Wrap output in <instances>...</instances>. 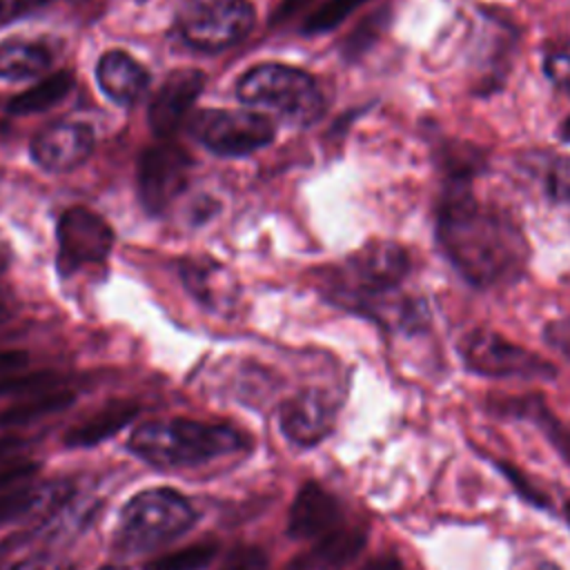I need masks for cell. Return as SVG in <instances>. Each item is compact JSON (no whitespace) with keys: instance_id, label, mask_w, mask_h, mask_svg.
I'll return each mask as SVG.
<instances>
[{"instance_id":"f6af8a7d","label":"cell","mask_w":570,"mask_h":570,"mask_svg":"<svg viewBox=\"0 0 570 570\" xmlns=\"http://www.w3.org/2000/svg\"><path fill=\"white\" fill-rule=\"evenodd\" d=\"M566 517H568V523H570V503L566 505Z\"/></svg>"},{"instance_id":"4fadbf2b","label":"cell","mask_w":570,"mask_h":570,"mask_svg":"<svg viewBox=\"0 0 570 570\" xmlns=\"http://www.w3.org/2000/svg\"><path fill=\"white\" fill-rule=\"evenodd\" d=\"M278 423L292 443L307 448L330 434L334 425V407L325 394L303 392L281 405Z\"/></svg>"},{"instance_id":"b9f144b4","label":"cell","mask_w":570,"mask_h":570,"mask_svg":"<svg viewBox=\"0 0 570 570\" xmlns=\"http://www.w3.org/2000/svg\"><path fill=\"white\" fill-rule=\"evenodd\" d=\"M561 138H563L566 142H570V116L561 122Z\"/></svg>"},{"instance_id":"f1b7e54d","label":"cell","mask_w":570,"mask_h":570,"mask_svg":"<svg viewBox=\"0 0 570 570\" xmlns=\"http://www.w3.org/2000/svg\"><path fill=\"white\" fill-rule=\"evenodd\" d=\"M267 554L256 546H234L216 570H267Z\"/></svg>"},{"instance_id":"e0dca14e","label":"cell","mask_w":570,"mask_h":570,"mask_svg":"<svg viewBox=\"0 0 570 570\" xmlns=\"http://www.w3.org/2000/svg\"><path fill=\"white\" fill-rule=\"evenodd\" d=\"M138 414V403L134 401H111L105 407H100L89 419L80 421L65 434L67 448H91L109 436H114L118 430H122L134 416Z\"/></svg>"},{"instance_id":"2e32d148","label":"cell","mask_w":570,"mask_h":570,"mask_svg":"<svg viewBox=\"0 0 570 570\" xmlns=\"http://www.w3.org/2000/svg\"><path fill=\"white\" fill-rule=\"evenodd\" d=\"M96 78L102 94L118 105L136 102L149 87L147 69L136 58L118 49L102 53L96 67Z\"/></svg>"},{"instance_id":"1f68e13d","label":"cell","mask_w":570,"mask_h":570,"mask_svg":"<svg viewBox=\"0 0 570 570\" xmlns=\"http://www.w3.org/2000/svg\"><path fill=\"white\" fill-rule=\"evenodd\" d=\"M40 470V465L36 461H11L7 465L0 468V490L13 488L22 481H29L31 476H36Z\"/></svg>"},{"instance_id":"4316f807","label":"cell","mask_w":570,"mask_h":570,"mask_svg":"<svg viewBox=\"0 0 570 570\" xmlns=\"http://www.w3.org/2000/svg\"><path fill=\"white\" fill-rule=\"evenodd\" d=\"M53 372H29V374H0V396L9 394H42L56 385Z\"/></svg>"},{"instance_id":"8992f818","label":"cell","mask_w":570,"mask_h":570,"mask_svg":"<svg viewBox=\"0 0 570 570\" xmlns=\"http://www.w3.org/2000/svg\"><path fill=\"white\" fill-rule=\"evenodd\" d=\"M256 13L247 0H185L176 16L180 38L200 51H220L240 42Z\"/></svg>"},{"instance_id":"836d02e7","label":"cell","mask_w":570,"mask_h":570,"mask_svg":"<svg viewBox=\"0 0 570 570\" xmlns=\"http://www.w3.org/2000/svg\"><path fill=\"white\" fill-rule=\"evenodd\" d=\"M543 336L550 347H554L557 352H561L563 356L570 358V316L548 323Z\"/></svg>"},{"instance_id":"52a82bcc","label":"cell","mask_w":570,"mask_h":570,"mask_svg":"<svg viewBox=\"0 0 570 570\" xmlns=\"http://www.w3.org/2000/svg\"><path fill=\"white\" fill-rule=\"evenodd\" d=\"M191 136L220 156H247L274 140V122L256 111L205 109L189 120Z\"/></svg>"},{"instance_id":"6da1fadb","label":"cell","mask_w":570,"mask_h":570,"mask_svg":"<svg viewBox=\"0 0 570 570\" xmlns=\"http://www.w3.org/2000/svg\"><path fill=\"white\" fill-rule=\"evenodd\" d=\"M436 238L456 272L476 287L517 281L530 256L519 225L481 205L468 183H450L436 214Z\"/></svg>"},{"instance_id":"e575fe53","label":"cell","mask_w":570,"mask_h":570,"mask_svg":"<svg viewBox=\"0 0 570 570\" xmlns=\"http://www.w3.org/2000/svg\"><path fill=\"white\" fill-rule=\"evenodd\" d=\"M314 0H283L281 4H278V9L274 11V16H272V22H283V20H287V18H292L294 13H298V11H303L307 4H312Z\"/></svg>"},{"instance_id":"ac0fdd59","label":"cell","mask_w":570,"mask_h":570,"mask_svg":"<svg viewBox=\"0 0 570 570\" xmlns=\"http://www.w3.org/2000/svg\"><path fill=\"white\" fill-rule=\"evenodd\" d=\"M51 65L47 45L27 38H9L0 42V78L29 80L42 76Z\"/></svg>"},{"instance_id":"cb8c5ba5","label":"cell","mask_w":570,"mask_h":570,"mask_svg":"<svg viewBox=\"0 0 570 570\" xmlns=\"http://www.w3.org/2000/svg\"><path fill=\"white\" fill-rule=\"evenodd\" d=\"M441 167L450 183H468L481 169V151L468 142L445 145L441 151Z\"/></svg>"},{"instance_id":"ffe728a7","label":"cell","mask_w":570,"mask_h":570,"mask_svg":"<svg viewBox=\"0 0 570 570\" xmlns=\"http://www.w3.org/2000/svg\"><path fill=\"white\" fill-rule=\"evenodd\" d=\"M501 414H512L519 419H530L534 421L546 436L550 439V443L554 445V450L561 454V459L570 465V430L563 428L546 407L541 396H525V399H510L505 403H499Z\"/></svg>"},{"instance_id":"d4e9b609","label":"cell","mask_w":570,"mask_h":570,"mask_svg":"<svg viewBox=\"0 0 570 570\" xmlns=\"http://www.w3.org/2000/svg\"><path fill=\"white\" fill-rule=\"evenodd\" d=\"M45 499H47V488H38V485L13 488L0 494V528L33 512L38 505L45 503Z\"/></svg>"},{"instance_id":"3957f363","label":"cell","mask_w":570,"mask_h":570,"mask_svg":"<svg viewBox=\"0 0 570 570\" xmlns=\"http://www.w3.org/2000/svg\"><path fill=\"white\" fill-rule=\"evenodd\" d=\"M196 521L191 503L176 490L154 488L134 494L120 510L116 525V548L122 554H140L156 550Z\"/></svg>"},{"instance_id":"8d00e7d4","label":"cell","mask_w":570,"mask_h":570,"mask_svg":"<svg viewBox=\"0 0 570 570\" xmlns=\"http://www.w3.org/2000/svg\"><path fill=\"white\" fill-rule=\"evenodd\" d=\"M361 570H403V563L396 554H381L372 561H367Z\"/></svg>"},{"instance_id":"ee69618b","label":"cell","mask_w":570,"mask_h":570,"mask_svg":"<svg viewBox=\"0 0 570 570\" xmlns=\"http://www.w3.org/2000/svg\"><path fill=\"white\" fill-rule=\"evenodd\" d=\"M100 570H127V568H116V566H105V568H100Z\"/></svg>"},{"instance_id":"277c9868","label":"cell","mask_w":570,"mask_h":570,"mask_svg":"<svg viewBox=\"0 0 570 570\" xmlns=\"http://www.w3.org/2000/svg\"><path fill=\"white\" fill-rule=\"evenodd\" d=\"M236 96L240 102L274 111L294 125H312L325 107L316 80L309 73L281 62H265L247 69L238 78Z\"/></svg>"},{"instance_id":"d6a6232c","label":"cell","mask_w":570,"mask_h":570,"mask_svg":"<svg viewBox=\"0 0 570 570\" xmlns=\"http://www.w3.org/2000/svg\"><path fill=\"white\" fill-rule=\"evenodd\" d=\"M49 2L51 0H0V29Z\"/></svg>"},{"instance_id":"7402d4cb","label":"cell","mask_w":570,"mask_h":570,"mask_svg":"<svg viewBox=\"0 0 570 570\" xmlns=\"http://www.w3.org/2000/svg\"><path fill=\"white\" fill-rule=\"evenodd\" d=\"M76 401V396L71 392H42V394H33L27 401H20L16 405H9L0 412V428H18V425H27L33 423L42 416L56 414L60 410H67L71 403Z\"/></svg>"},{"instance_id":"8fae6325","label":"cell","mask_w":570,"mask_h":570,"mask_svg":"<svg viewBox=\"0 0 570 570\" xmlns=\"http://www.w3.org/2000/svg\"><path fill=\"white\" fill-rule=\"evenodd\" d=\"M94 129L85 122H53L31 140L33 160L47 171H71L94 151Z\"/></svg>"},{"instance_id":"ba28073f","label":"cell","mask_w":570,"mask_h":570,"mask_svg":"<svg viewBox=\"0 0 570 570\" xmlns=\"http://www.w3.org/2000/svg\"><path fill=\"white\" fill-rule=\"evenodd\" d=\"M468 370L483 376L552 379L554 367L539 354L510 343L492 330H472L459 343Z\"/></svg>"},{"instance_id":"74e56055","label":"cell","mask_w":570,"mask_h":570,"mask_svg":"<svg viewBox=\"0 0 570 570\" xmlns=\"http://www.w3.org/2000/svg\"><path fill=\"white\" fill-rule=\"evenodd\" d=\"M11 570H60V566L53 563V561H49V559L36 557V559H29V561H22V563L13 566Z\"/></svg>"},{"instance_id":"4dcf8cb0","label":"cell","mask_w":570,"mask_h":570,"mask_svg":"<svg viewBox=\"0 0 570 570\" xmlns=\"http://www.w3.org/2000/svg\"><path fill=\"white\" fill-rule=\"evenodd\" d=\"M543 73L548 76V80L570 94V53H550L543 60Z\"/></svg>"},{"instance_id":"83f0119b","label":"cell","mask_w":570,"mask_h":570,"mask_svg":"<svg viewBox=\"0 0 570 570\" xmlns=\"http://www.w3.org/2000/svg\"><path fill=\"white\" fill-rule=\"evenodd\" d=\"M385 22H387V11H379V13L367 16V18L352 31V36L345 40V56L354 58V56L363 53V51L374 42V38L383 31Z\"/></svg>"},{"instance_id":"5b68a950","label":"cell","mask_w":570,"mask_h":570,"mask_svg":"<svg viewBox=\"0 0 570 570\" xmlns=\"http://www.w3.org/2000/svg\"><path fill=\"white\" fill-rule=\"evenodd\" d=\"M410 272L407 252L394 240H370L347 258V285H341V303L370 314L379 301L399 292Z\"/></svg>"},{"instance_id":"7bdbcfd3","label":"cell","mask_w":570,"mask_h":570,"mask_svg":"<svg viewBox=\"0 0 570 570\" xmlns=\"http://www.w3.org/2000/svg\"><path fill=\"white\" fill-rule=\"evenodd\" d=\"M7 316V305H4V301H2V296H0V321Z\"/></svg>"},{"instance_id":"ab89813d","label":"cell","mask_w":570,"mask_h":570,"mask_svg":"<svg viewBox=\"0 0 570 570\" xmlns=\"http://www.w3.org/2000/svg\"><path fill=\"white\" fill-rule=\"evenodd\" d=\"M283 570H309L307 568V561H305V557H298V559H294V561H289Z\"/></svg>"},{"instance_id":"30bf717a","label":"cell","mask_w":570,"mask_h":570,"mask_svg":"<svg viewBox=\"0 0 570 570\" xmlns=\"http://www.w3.org/2000/svg\"><path fill=\"white\" fill-rule=\"evenodd\" d=\"M189 154L174 142L151 145L138 160V196L149 214H160L187 187Z\"/></svg>"},{"instance_id":"603a6c76","label":"cell","mask_w":570,"mask_h":570,"mask_svg":"<svg viewBox=\"0 0 570 570\" xmlns=\"http://www.w3.org/2000/svg\"><path fill=\"white\" fill-rule=\"evenodd\" d=\"M216 552L218 546L214 541H200L149 561L145 570H203L212 563Z\"/></svg>"},{"instance_id":"7c38bea8","label":"cell","mask_w":570,"mask_h":570,"mask_svg":"<svg viewBox=\"0 0 570 570\" xmlns=\"http://www.w3.org/2000/svg\"><path fill=\"white\" fill-rule=\"evenodd\" d=\"M205 87V73L198 69H176L156 89L149 102V127L156 136H171L185 120Z\"/></svg>"},{"instance_id":"9c48e42d","label":"cell","mask_w":570,"mask_h":570,"mask_svg":"<svg viewBox=\"0 0 570 570\" xmlns=\"http://www.w3.org/2000/svg\"><path fill=\"white\" fill-rule=\"evenodd\" d=\"M114 247V232L87 207H69L58 220V272L69 276L82 265L102 263Z\"/></svg>"},{"instance_id":"9a60e30c","label":"cell","mask_w":570,"mask_h":570,"mask_svg":"<svg viewBox=\"0 0 570 570\" xmlns=\"http://www.w3.org/2000/svg\"><path fill=\"white\" fill-rule=\"evenodd\" d=\"M180 276L191 296L209 309H225L236 301V278L214 258H185L180 263Z\"/></svg>"},{"instance_id":"484cf974","label":"cell","mask_w":570,"mask_h":570,"mask_svg":"<svg viewBox=\"0 0 570 570\" xmlns=\"http://www.w3.org/2000/svg\"><path fill=\"white\" fill-rule=\"evenodd\" d=\"M367 0H327L303 22L305 33H323L338 27L356 7Z\"/></svg>"},{"instance_id":"d6986e66","label":"cell","mask_w":570,"mask_h":570,"mask_svg":"<svg viewBox=\"0 0 570 570\" xmlns=\"http://www.w3.org/2000/svg\"><path fill=\"white\" fill-rule=\"evenodd\" d=\"M365 541H367V534L361 528H336L316 541L312 552L305 557L307 568L309 566L318 570L343 568L345 563L356 559Z\"/></svg>"},{"instance_id":"f35d334b","label":"cell","mask_w":570,"mask_h":570,"mask_svg":"<svg viewBox=\"0 0 570 570\" xmlns=\"http://www.w3.org/2000/svg\"><path fill=\"white\" fill-rule=\"evenodd\" d=\"M22 445V439L16 436H0V459L9 456L13 450H18Z\"/></svg>"},{"instance_id":"7a4b0ae2","label":"cell","mask_w":570,"mask_h":570,"mask_svg":"<svg viewBox=\"0 0 570 570\" xmlns=\"http://www.w3.org/2000/svg\"><path fill=\"white\" fill-rule=\"evenodd\" d=\"M247 439L227 425H212L191 419H160L140 425L129 450L156 468H183L207 463L243 450Z\"/></svg>"},{"instance_id":"5bb4252c","label":"cell","mask_w":570,"mask_h":570,"mask_svg":"<svg viewBox=\"0 0 570 570\" xmlns=\"http://www.w3.org/2000/svg\"><path fill=\"white\" fill-rule=\"evenodd\" d=\"M341 528V505L316 481H307L289 508L287 532L294 539H323L332 530Z\"/></svg>"},{"instance_id":"f546056e","label":"cell","mask_w":570,"mask_h":570,"mask_svg":"<svg viewBox=\"0 0 570 570\" xmlns=\"http://www.w3.org/2000/svg\"><path fill=\"white\" fill-rule=\"evenodd\" d=\"M548 196L559 205H570V156H559L552 160L546 174Z\"/></svg>"},{"instance_id":"d590c367","label":"cell","mask_w":570,"mask_h":570,"mask_svg":"<svg viewBox=\"0 0 570 570\" xmlns=\"http://www.w3.org/2000/svg\"><path fill=\"white\" fill-rule=\"evenodd\" d=\"M27 354L24 352H16V350H0V374L18 370L27 363Z\"/></svg>"},{"instance_id":"bcb514c9","label":"cell","mask_w":570,"mask_h":570,"mask_svg":"<svg viewBox=\"0 0 570 570\" xmlns=\"http://www.w3.org/2000/svg\"><path fill=\"white\" fill-rule=\"evenodd\" d=\"M539 570H554V568H550V566H543V568H539Z\"/></svg>"},{"instance_id":"44dd1931","label":"cell","mask_w":570,"mask_h":570,"mask_svg":"<svg viewBox=\"0 0 570 570\" xmlns=\"http://www.w3.org/2000/svg\"><path fill=\"white\" fill-rule=\"evenodd\" d=\"M73 87V76L69 71H58L47 76L45 80L36 82L27 91L13 96L7 102V109L11 116H29V114H40L58 105Z\"/></svg>"},{"instance_id":"60d3db41","label":"cell","mask_w":570,"mask_h":570,"mask_svg":"<svg viewBox=\"0 0 570 570\" xmlns=\"http://www.w3.org/2000/svg\"><path fill=\"white\" fill-rule=\"evenodd\" d=\"M7 114H9V109H0V136H4L7 134V129H9V118H7Z\"/></svg>"}]
</instances>
